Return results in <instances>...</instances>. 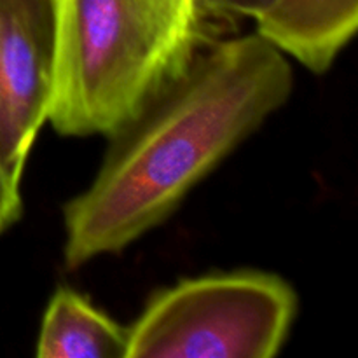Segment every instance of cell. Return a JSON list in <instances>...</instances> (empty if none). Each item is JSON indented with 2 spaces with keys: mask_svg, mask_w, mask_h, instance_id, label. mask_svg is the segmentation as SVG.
I'll return each instance as SVG.
<instances>
[{
  "mask_svg": "<svg viewBox=\"0 0 358 358\" xmlns=\"http://www.w3.org/2000/svg\"><path fill=\"white\" fill-rule=\"evenodd\" d=\"M292 87L289 58L255 31L206 44L110 136L94 180L63 206L66 268L119 254L163 224Z\"/></svg>",
  "mask_w": 358,
  "mask_h": 358,
  "instance_id": "cell-1",
  "label": "cell"
},
{
  "mask_svg": "<svg viewBox=\"0 0 358 358\" xmlns=\"http://www.w3.org/2000/svg\"><path fill=\"white\" fill-rule=\"evenodd\" d=\"M48 121L63 136L124 128L205 48L198 0H56Z\"/></svg>",
  "mask_w": 358,
  "mask_h": 358,
  "instance_id": "cell-2",
  "label": "cell"
},
{
  "mask_svg": "<svg viewBox=\"0 0 358 358\" xmlns=\"http://www.w3.org/2000/svg\"><path fill=\"white\" fill-rule=\"evenodd\" d=\"M297 294L257 269L185 278L157 292L128 329V358H271L297 315Z\"/></svg>",
  "mask_w": 358,
  "mask_h": 358,
  "instance_id": "cell-3",
  "label": "cell"
},
{
  "mask_svg": "<svg viewBox=\"0 0 358 358\" xmlns=\"http://www.w3.org/2000/svg\"><path fill=\"white\" fill-rule=\"evenodd\" d=\"M56 44V0H0V163L20 184L48 121Z\"/></svg>",
  "mask_w": 358,
  "mask_h": 358,
  "instance_id": "cell-4",
  "label": "cell"
},
{
  "mask_svg": "<svg viewBox=\"0 0 358 358\" xmlns=\"http://www.w3.org/2000/svg\"><path fill=\"white\" fill-rule=\"evenodd\" d=\"M255 34L313 73H325L358 27V0H273Z\"/></svg>",
  "mask_w": 358,
  "mask_h": 358,
  "instance_id": "cell-5",
  "label": "cell"
},
{
  "mask_svg": "<svg viewBox=\"0 0 358 358\" xmlns=\"http://www.w3.org/2000/svg\"><path fill=\"white\" fill-rule=\"evenodd\" d=\"M128 329L83 294L59 287L49 299L35 355L41 358H128Z\"/></svg>",
  "mask_w": 358,
  "mask_h": 358,
  "instance_id": "cell-6",
  "label": "cell"
},
{
  "mask_svg": "<svg viewBox=\"0 0 358 358\" xmlns=\"http://www.w3.org/2000/svg\"><path fill=\"white\" fill-rule=\"evenodd\" d=\"M273 0H198V9L210 30L240 17H255Z\"/></svg>",
  "mask_w": 358,
  "mask_h": 358,
  "instance_id": "cell-7",
  "label": "cell"
},
{
  "mask_svg": "<svg viewBox=\"0 0 358 358\" xmlns=\"http://www.w3.org/2000/svg\"><path fill=\"white\" fill-rule=\"evenodd\" d=\"M21 210H23L21 184L14 180L0 163V233L9 229L20 219Z\"/></svg>",
  "mask_w": 358,
  "mask_h": 358,
  "instance_id": "cell-8",
  "label": "cell"
}]
</instances>
